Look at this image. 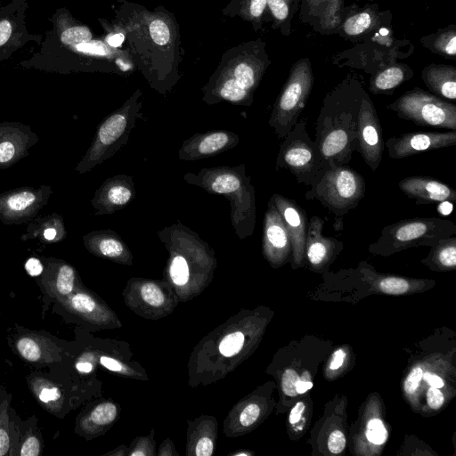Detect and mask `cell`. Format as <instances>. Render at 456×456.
<instances>
[{"label":"cell","mask_w":456,"mask_h":456,"mask_svg":"<svg viewBox=\"0 0 456 456\" xmlns=\"http://www.w3.org/2000/svg\"><path fill=\"white\" fill-rule=\"evenodd\" d=\"M59 302L69 311L90 322H100L104 320L105 314L102 307L85 292H73Z\"/></svg>","instance_id":"obj_26"},{"label":"cell","mask_w":456,"mask_h":456,"mask_svg":"<svg viewBox=\"0 0 456 456\" xmlns=\"http://www.w3.org/2000/svg\"><path fill=\"white\" fill-rule=\"evenodd\" d=\"M135 197L133 177L116 175L107 179L96 191L93 205L98 215L112 214L123 209Z\"/></svg>","instance_id":"obj_15"},{"label":"cell","mask_w":456,"mask_h":456,"mask_svg":"<svg viewBox=\"0 0 456 456\" xmlns=\"http://www.w3.org/2000/svg\"><path fill=\"white\" fill-rule=\"evenodd\" d=\"M346 446L345 435L340 430L333 431L328 440V448L330 452L338 454L342 452Z\"/></svg>","instance_id":"obj_48"},{"label":"cell","mask_w":456,"mask_h":456,"mask_svg":"<svg viewBox=\"0 0 456 456\" xmlns=\"http://www.w3.org/2000/svg\"><path fill=\"white\" fill-rule=\"evenodd\" d=\"M59 38L62 45L70 46L93 39V33L87 26L78 22L72 17L59 20Z\"/></svg>","instance_id":"obj_29"},{"label":"cell","mask_w":456,"mask_h":456,"mask_svg":"<svg viewBox=\"0 0 456 456\" xmlns=\"http://www.w3.org/2000/svg\"><path fill=\"white\" fill-rule=\"evenodd\" d=\"M108 34L104 39V42L111 48H118L122 45L126 37L125 33L118 24H114L110 28H105Z\"/></svg>","instance_id":"obj_44"},{"label":"cell","mask_w":456,"mask_h":456,"mask_svg":"<svg viewBox=\"0 0 456 456\" xmlns=\"http://www.w3.org/2000/svg\"><path fill=\"white\" fill-rule=\"evenodd\" d=\"M429 259L434 265L453 269L456 266V234L441 239L434 245Z\"/></svg>","instance_id":"obj_31"},{"label":"cell","mask_w":456,"mask_h":456,"mask_svg":"<svg viewBox=\"0 0 456 456\" xmlns=\"http://www.w3.org/2000/svg\"><path fill=\"white\" fill-rule=\"evenodd\" d=\"M15 346L19 354L30 362L49 363L61 360V349L44 336H21L17 339Z\"/></svg>","instance_id":"obj_21"},{"label":"cell","mask_w":456,"mask_h":456,"mask_svg":"<svg viewBox=\"0 0 456 456\" xmlns=\"http://www.w3.org/2000/svg\"><path fill=\"white\" fill-rule=\"evenodd\" d=\"M259 414V406L256 403H250L242 410L239 419L240 423L243 427H249L258 419Z\"/></svg>","instance_id":"obj_45"},{"label":"cell","mask_w":456,"mask_h":456,"mask_svg":"<svg viewBox=\"0 0 456 456\" xmlns=\"http://www.w3.org/2000/svg\"><path fill=\"white\" fill-rule=\"evenodd\" d=\"M304 410H305V403L302 402H298L290 411L289 422L291 424L297 423L300 419V418L304 412Z\"/></svg>","instance_id":"obj_56"},{"label":"cell","mask_w":456,"mask_h":456,"mask_svg":"<svg viewBox=\"0 0 456 456\" xmlns=\"http://www.w3.org/2000/svg\"><path fill=\"white\" fill-rule=\"evenodd\" d=\"M76 368L79 372L89 373L93 370V364L87 361H78L76 363Z\"/></svg>","instance_id":"obj_59"},{"label":"cell","mask_w":456,"mask_h":456,"mask_svg":"<svg viewBox=\"0 0 456 456\" xmlns=\"http://www.w3.org/2000/svg\"><path fill=\"white\" fill-rule=\"evenodd\" d=\"M25 269L30 276L35 277L42 273L44 267L37 258L31 257L27 260Z\"/></svg>","instance_id":"obj_53"},{"label":"cell","mask_w":456,"mask_h":456,"mask_svg":"<svg viewBox=\"0 0 456 456\" xmlns=\"http://www.w3.org/2000/svg\"><path fill=\"white\" fill-rule=\"evenodd\" d=\"M44 236L46 240H52L55 238L56 236V230L53 229V228H48L44 232Z\"/></svg>","instance_id":"obj_60"},{"label":"cell","mask_w":456,"mask_h":456,"mask_svg":"<svg viewBox=\"0 0 456 456\" xmlns=\"http://www.w3.org/2000/svg\"><path fill=\"white\" fill-rule=\"evenodd\" d=\"M422 379L428 382L431 387L441 388L444 387V383L443 379L437 376L436 374H433L431 372H425L422 375Z\"/></svg>","instance_id":"obj_55"},{"label":"cell","mask_w":456,"mask_h":456,"mask_svg":"<svg viewBox=\"0 0 456 456\" xmlns=\"http://www.w3.org/2000/svg\"><path fill=\"white\" fill-rule=\"evenodd\" d=\"M250 176L246 174V167H216L201 168L198 173H187L183 180L199 186L210 194L224 195L239 190Z\"/></svg>","instance_id":"obj_11"},{"label":"cell","mask_w":456,"mask_h":456,"mask_svg":"<svg viewBox=\"0 0 456 456\" xmlns=\"http://www.w3.org/2000/svg\"><path fill=\"white\" fill-rule=\"evenodd\" d=\"M142 299L151 306H159L164 303V294L160 289L152 282H146L141 287Z\"/></svg>","instance_id":"obj_41"},{"label":"cell","mask_w":456,"mask_h":456,"mask_svg":"<svg viewBox=\"0 0 456 456\" xmlns=\"http://www.w3.org/2000/svg\"><path fill=\"white\" fill-rule=\"evenodd\" d=\"M299 0H267V10L273 19V28H279L288 36L290 32L291 20L298 8Z\"/></svg>","instance_id":"obj_28"},{"label":"cell","mask_w":456,"mask_h":456,"mask_svg":"<svg viewBox=\"0 0 456 456\" xmlns=\"http://www.w3.org/2000/svg\"><path fill=\"white\" fill-rule=\"evenodd\" d=\"M456 234V224L440 217H413L383 227L378 240L370 245L376 254H392L408 248L436 245Z\"/></svg>","instance_id":"obj_3"},{"label":"cell","mask_w":456,"mask_h":456,"mask_svg":"<svg viewBox=\"0 0 456 456\" xmlns=\"http://www.w3.org/2000/svg\"><path fill=\"white\" fill-rule=\"evenodd\" d=\"M314 80L308 58L297 61L290 69L268 121L278 139H283L299 119L312 92Z\"/></svg>","instance_id":"obj_5"},{"label":"cell","mask_w":456,"mask_h":456,"mask_svg":"<svg viewBox=\"0 0 456 456\" xmlns=\"http://www.w3.org/2000/svg\"><path fill=\"white\" fill-rule=\"evenodd\" d=\"M435 51L447 57L456 55V30L447 28L438 34L434 41Z\"/></svg>","instance_id":"obj_35"},{"label":"cell","mask_w":456,"mask_h":456,"mask_svg":"<svg viewBox=\"0 0 456 456\" xmlns=\"http://www.w3.org/2000/svg\"><path fill=\"white\" fill-rule=\"evenodd\" d=\"M263 253L274 265H281L292 251L289 235L281 216L270 199L263 222Z\"/></svg>","instance_id":"obj_13"},{"label":"cell","mask_w":456,"mask_h":456,"mask_svg":"<svg viewBox=\"0 0 456 456\" xmlns=\"http://www.w3.org/2000/svg\"><path fill=\"white\" fill-rule=\"evenodd\" d=\"M30 387L44 408L52 412H58L63 403L60 388L52 381L36 378L30 381Z\"/></svg>","instance_id":"obj_27"},{"label":"cell","mask_w":456,"mask_h":456,"mask_svg":"<svg viewBox=\"0 0 456 456\" xmlns=\"http://www.w3.org/2000/svg\"><path fill=\"white\" fill-rule=\"evenodd\" d=\"M437 211L442 216H448L452 211V202L450 200H444L439 202Z\"/></svg>","instance_id":"obj_58"},{"label":"cell","mask_w":456,"mask_h":456,"mask_svg":"<svg viewBox=\"0 0 456 456\" xmlns=\"http://www.w3.org/2000/svg\"><path fill=\"white\" fill-rule=\"evenodd\" d=\"M421 77L430 93L454 101L456 99V69L446 64L426 67Z\"/></svg>","instance_id":"obj_22"},{"label":"cell","mask_w":456,"mask_h":456,"mask_svg":"<svg viewBox=\"0 0 456 456\" xmlns=\"http://www.w3.org/2000/svg\"><path fill=\"white\" fill-rule=\"evenodd\" d=\"M202 101L213 105L223 101L236 105L250 106L253 95L232 78L213 72L207 84L202 87Z\"/></svg>","instance_id":"obj_19"},{"label":"cell","mask_w":456,"mask_h":456,"mask_svg":"<svg viewBox=\"0 0 456 456\" xmlns=\"http://www.w3.org/2000/svg\"><path fill=\"white\" fill-rule=\"evenodd\" d=\"M86 246L97 256L119 263L131 264L132 255L128 247L114 231L94 232L87 236Z\"/></svg>","instance_id":"obj_20"},{"label":"cell","mask_w":456,"mask_h":456,"mask_svg":"<svg viewBox=\"0 0 456 456\" xmlns=\"http://www.w3.org/2000/svg\"><path fill=\"white\" fill-rule=\"evenodd\" d=\"M15 24L7 16L0 18V49H7L14 42Z\"/></svg>","instance_id":"obj_42"},{"label":"cell","mask_w":456,"mask_h":456,"mask_svg":"<svg viewBox=\"0 0 456 456\" xmlns=\"http://www.w3.org/2000/svg\"><path fill=\"white\" fill-rule=\"evenodd\" d=\"M412 71L403 64H391L376 71L370 80V91L374 94H392L393 91L410 79Z\"/></svg>","instance_id":"obj_23"},{"label":"cell","mask_w":456,"mask_h":456,"mask_svg":"<svg viewBox=\"0 0 456 456\" xmlns=\"http://www.w3.org/2000/svg\"><path fill=\"white\" fill-rule=\"evenodd\" d=\"M364 92L360 82L348 78L325 96L315 123L314 142L327 167L351 161Z\"/></svg>","instance_id":"obj_1"},{"label":"cell","mask_w":456,"mask_h":456,"mask_svg":"<svg viewBox=\"0 0 456 456\" xmlns=\"http://www.w3.org/2000/svg\"><path fill=\"white\" fill-rule=\"evenodd\" d=\"M239 141V136L228 130L197 133L183 142L178 157L184 161L200 160L232 149Z\"/></svg>","instance_id":"obj_12"},{"label":"cell","mask_w":456,"mask_h":456,"mask_svg":"<svg viewBox=\"0 0 456 456\" xmlns=\"http://www.w3.org/2000/svg\"><path fill=\"white\" fill-rule=\"evenodd\" d=\"M345 358L346 352L343 349L335 351L330 363V369L333 370L339 369L343 365Z\"/></svg>","instance_id":"obj_54"},{"label":"cell","mask_w":456,"mask_h":456,"mask_svg":"<svg viewBox=\"0 0 456 456\" xmlns=\"http://www.w3.org/2000/svg\"><path fill=\"white\" fill-rule=\"evenodd\" d=\"M40 442L34 436H28L20 450V456H38L40 454Z\"/></svg>","instance_id":"obj_47"},{"label":"cell","mask_w":456,"mask_h":456,"mask_svg":"<svg viewBox=\"0 0 456 456\" xmlns=\"http://www.w3.org/2000/svg\"><path fill=\"white\" fill-rule=\"evenodd\" d=\"M8 406L9 399L0 402V456L6 455L11 446L8 428Z\"/></svg>","instance_id":"obj_36"},{"label":"cell","mask_w":456,"mask_h":456,"mask_svg":"<svg viewBox=\"0 0 456 456\" xmlns=\"http://www.w3.org/2000/svg\"><path fill=\"white\" fill-rule=\"evenodd\" d=\"M324 223L318 216H313L308 221L304 257L313 267L327 265L343 248L341 241L323 235Z\"/></svg>","instance_id":"obj_16"},{"label":"cell","mask_w":456,"mask_h":456,"mask_svg":"<svg viewBox=\"0 0 456 456\" xmlns=\"http://www.w3.org/2000/svg\"><path fill=\"white\" fill-rule=\"evenodd\" d=\"M307 14L318 19L321 28L331 30L340 25L342 0H305Z\"/></svg>","instance_id":"obj_25"},{"label":"cell","mask_w":456,"mask_h":456,"mask_svg":"<svg viewBox=\"0 0 456 456\" xmlns=\"http://www.w3.org/2000/svg\"><path fill=\"white\" fill-rule=\"evenodd\" d=\"M306 374L305 373L302 379L297 383L296 390L297 394H303L312 388L313 383L309 380L308 377L305 378Z\"/></svg>","instance_id":"obj_57"},{"label":"cell","mask_w":456,"mask_h":456,"mask_svg":"<svg viewBox=\"0 0 456 456\" xmlns=\"http://www.w3.org/2000/svg\"><path fill=\"white\" fill-rule=\"evenodd\" d=\"M15 153L14 145L10 142H3L0 143V163L11 160Z\"/></svg>","instance_id":"obj_52"},{"label":"cell","mask_w":456,"mask_h":456,"mask_svg":"<svg viewBox=\"0 0 456 456\" xmlns=\"http://www.w3.org/2000/svg\"><path fill=\"white\" fill-rule=\"evenodd\" d=\"M307 120L298 119L282 139L276 167L288 169L298 183L312 185L319 173L327 167L319 149L306 129Z\"/></svg>","instance_id":"obj_6"},{"label":"cell","mask_w":456,"mask_h":456,"mask_svg":"<svg viewBox=\"0 0 456 456\" xmlns=\"http://www.w3.org/2000/svg\"><path fill=\"white\" fill-rule=\"evenodd\" d=\"M271 200L281 216L289 235L294 264L300 265L305 254L308 227L307 215L294 200L283 195L275 193Z\"/></svg>","instance_id":"obj_14"},{"label":"cell","mask_w":456,"mask_h":456,"mask_svg":"<svg viewBox=\"0 0 456 456\" xmlns=\"http://www.w3.org/2000/svg\"><path fill=\"white\" fill-rule=\"evenodd\" d=\"M36 195L30 191H21L10 196L5 202L6 208L11 212H20L34 204Z\"/></svg>","instance_id":"obj_38"},{"label":"cell","mask_w":456,"mask_h":456,"mask_svg":"<svg viewBox=\"0 0 456 456\" xmlns=\"http://www.w3.org/2000/svg\"><path fill=\"white\" fill-rule=\"evenodd\" d=\"M423 370L420 367H415L408 374L404 382V390L407 394L412 395L416 392L420 380L422 379Z\"/></svg>","instance_id":"obj_46"},{"label":"cell","mask_w":456,"mask_h":456,"mask_svg":"<svg viewBox=\"0 0 456 456\" xmlns=\"http://www.w3.org/2000/svg\"><path fill=\"white\" fill-rule=\"evenodd\" d=\"M384 144L391 159H402L424 151L455 146L456 131L407 132L388 138Z\"/></svg>","instance_id":"obj_10"},{"label":"cell","mask_w":456,"mask_h":456,"mask_svg":"<svg viewBox=\"0 0 456 456\" xmlns=\"http://www.w3.org/2000/svg\"><path fill=\"white\" fill-rule=\"evenodd\" d=\"M75 279L74 269L69 265H62L59 268L54 281L50 285V293L58 301L67 297L74 292Z\"/></svg>","instance_id":"obj_33"},{"label":"cell","mask_w":456,"mask_h":456,"mask_svg":"<svg viewBox=\"0 0 456 456\" xmlns=\"http://www.w3.org/2000/svg\"><path fill=\"white\" fill-rule=\"evenodd\" d=\"M299 379V376L294 370L288 369L284 371L281 379V387L285 395L289 396L297 395L296 387Z\"/></svg>","instance_id":"obj_43"},{"label":"cell","mask_w":456,"mask_h":456,"mask_svg":"<svg viewBox=\"0 0 456 456\" xmlns=\"http://www.w3.org/2000/svg\"><path fill=\"white\" fill-rule=\"evenodd\" d=\"M379 287L384 293L399 295L405 293L410 285L405 279L391 276L381 279Z\"/></svg>","instance_id":"obj_39"},{"label":"cell","mask_w":456,"mask_h":456,"mask_svg":"<svg viewBox=\"0 0 456 456\" xmlns=\"http://www.w3.org/2000/svg\"><path fill=\"white\" fill-rule=\"evenodd\" d=\"M366 183L363 176L348 165H329L322 169L309 190L306 200H317L334 214V227H343V217L355 208L364 198Z\"/></svg>","instance_id":"obj_2"},{"label":"cell","mask_w":456,"mask_h":456,"mask_svg":"<svg viewBox=\"0 0 456 456\" xmlns=\"http://www.w3.org/2000/svg\"><path fill=\"white\" fill-rule=\"evenodd\" d=\"M444 401V394L439 388L430 387L427 392V402L430 408L438 409L440 408Z\"/></svg>","instance_id":"obj_49"},{"label":"cell","mask_w":456,"mask_h":456,"mask_svg":"<svg viewBox=\"0 0 456 456\" xmlns=\"http://www.w3.org/2000/svg\"><path fill=\"white\" fill-rule=\"evenodd\" d=\"M244 344V335L235 331L225 336L220 345L219 352L224 356H232L238 354Z\"/></svg>","instance_id":"obj_37"},{"label":"cell","mask_w":456,"mask_h":456,"mask_svg":"<svg viewBox=\"0 0 456 456\" xmlns=\"http://www.w3.org/2000/svg\"><path fill=\"white\" fill-rule=\"evenodd\" d=\"M214 444L210 438H200L195 446V454L197 456H210L213 453Z\"/></svg>","instance_id":"obj_50"},{"label":"cell","mask_w":456,"mask_h":456,"mask_svg":"<svg viewBox=\"0 0 456 456\" xmlns=\"http://www.w3.org/2000/svg\"><path fill=\"white\" fill-rule=\"evenodd\" d=\"M169 274L175 284L183 286L187 283L190 275L189 263L183 254H172Z\"/></svg>","instance_id":"obj_34"},{"label":"cell","mask_w":456,"mask_h":456,"mask_svg":"<svg viewBox=\"0 0 456 456\" xmlns=\"http://www.w3.org/2000/svg\"><path fill=\"white\" fill-rule=\"evenodd\" d=\"M387 107L417 126L456 131V105L421 88L405 92Z\"/></svg>","instance_id":"obj_7"},{"label":"cell","mask_w":456,"mask_h":456,"mask_svg":"<svg viewBox=\"0 0 456 456\" xmlns=\"http://www.w3.org/2000/svg\"><path fill=\"white\" fill-rule=\"evenodd\" d=\"M225 198L230 201L231 221L236 234L240 239L252 235L256 224V196L251 178Z\"/></svg>","instance_id":"obj_18"},{"label":"cell","mask_w":456,"mask_h":456,"mask_svg":"<svg viewBox=\"0 0 456 456\" xmlns=\"http://www.w3.org/2000/svg\"><path fill=\"white\" fill-rule=\"evenodd\" d=\"M100 362L102 366L112 371L126 373L127 370L121 362L108 356H101Z\"/></svg>","instance_id":"obj_51"},{"label":"cell","mask_w":456,"mask_h":456,"mask_svg":"<svg viewBox=\"0 0 456 456\" xmlns=\"http://www.w3.org/2000/svg\"><path fill=\"white\" fill-rule=\"evenodd\" d=\"M398 187L406 197L414 200L417 205L456 200L455 189L428 176H407L398 183Z\"/></svg>","instance_id":"obj_17"},{"label":"cell","mask_w":456,"mask_h":456,"mask_svg":"<svg viewBox=\"0 0 456 456\" xmlns=\"http://www.w3.org/2000/svg\"><path fill=\"white\" fill-rule=\"evenodd\" d=\"M356 151L368 167L376 171L385 149L379 115L369 94L364 92L358 114Z\"/></svg>","instance_id":"obj_9"},{"label":"cell","mask_w":456,"mask_h":456,"mask_svg":"<svg viewBox=\"0 0 456 456\" xmlns=\"http://www.w3.org/2000/svg\"><path fill=\"white\" fill-rule=\"evenodd\" d=\"M270 63L265 43L256 39L226 50L214 72L232 78L254 94Z\"/></svg>","instance_id":"obj_8"},{"label":"cell","mask_w":456,"mask_h":456,"mask_svg":"<svg viewBox=\"0 0 456 456\" xmlns=\"http://www.w3.org/2000/svg\"><path fill=\"white\" fill-rule=\"evenodd\" d=\"M267 11V0H230L222 10L224 16L239 17L249 22L254 31L262 28Z\"/></svg>","instance_id":"obj_24"},{"label":"cell","mask_w":456,"mask_h":456,"mask_svg":"<svg viewBox=\"0 0 456 456\" xmlns=\"http://www.w3.org/2000/svg\"><path fill=\"white\" fill-rule=\"evenodd\" d=\"M117 416V407L111 403L97 405L81 422L86 432H94L96 428L110 424Z\"/></svg>","instance_id":"obj_32"},{"label":"cell","mask_w":456,"mask_h":456,"mask_svg":"<svg viewBox=\"0 0 456 456\" xmlns=\"http://www.w3.org/2000/svg\"><path fill=\"white\" fill-rule=\"evenodd\" d=\"M378 22L375 12L367 9L346 18L342 28L346 35L356 37L370 30Z\"/></svg>","instance_id":"obj_30"},{"label":"cell","mask_w":456,"mask_h":456,"mask_svg":"<svg viewBox=\"0 0 456 456\" xmlns=\"http://www.w3.org/2000/svg\"><path fill=\"white\" fill-rule=\"evenodd\" d=\"M142 96L140 89L134 93L100 125L94 140L78 168L81 172L93 168L113 156L123 147L136 121L142 118Z\"/></svg>","instance_id":"obj_4"},{"label":"cell","mask_w":456,"mask_h":456,"mask_svg":"<svg viewBox=\"0 0 456 456\" xmlns=\"http://www.w3.org/2000/svg\"><path fill=\"white\" fill-rule=\"evenodd\" d=\"M365 434L367 439L374 444H382L387 437V429L379 419L369 420Z\"/></svg>","instance_id":"obj_40"}]
</instances>
